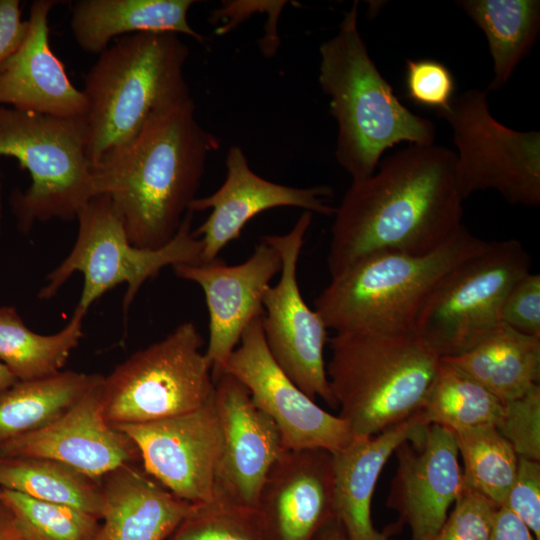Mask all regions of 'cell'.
Returning a JSON list of instances; mask_svg holds the SVG:
<instances>
[{
  "label": "cell",
  "mask_w": 540,
  "mask_h": 540,
  "mask_svg": "<svg viewBox=\"0 0 540 540\" xmlns=\"http://www.w3.org/2000/svg\"><path fill=\"white\" fill-rule=\"evenodd\" d=\"M456 4L484 32L493 61L488 91L502 88L536 42L538 0H461Z\"/></svg>",
  "instance_id": "27"
},
{
  "label": "cell",
  "mask_w": 540,
  "mask_h": 540,
  "mask_svg": "<svg viewBox=\"0 0 540 540\" xmlns=\"http://www.w3.org/2000/svg\"><path fill=\"white\" fill-rule=\"evenodd\" d=\"M427 426L418 412L377 435L353 438L332 453L335 518L348 540H391L372 523L371 501L376 483L395 450L407 440L417 441Z\"/></svg>",
  "instance_id": "22"
},
{
  "label": "cell",
  "mask_w": 540,
  "mask_h": 540,
  "mask_svg": "<svg viewBox=\"0 0 540 540\" xmlns=\"http://www.w3.org/2000/svg\"><path fill=\"white\" fill-rule=\"evenodd\" d=\"M104 376L75 371L17 381L0 391V444L53 423Z\"/></svg>",
  "instance_id": "26"
},
{
  "label": "cell",
  "mask_w": 540,
  "mask_h": 540,
  "mask_svg": "<svg viewBox=\"0 0 540 540\" xmlns=\"http://www.w3.org/2000/svg\"><path fill=\"white\" fill-rule=\"evenodd\" d=\"M503 402L457 366L440 358L435 378L419 413L429 424L452 432L492 425Z\"/></svg>",
  "instance_id": "30"
},
{
  "label": "cell",
  "mask_w": 540,
  "mask_h": 540,
  "mask_svg": "<svg viewBox=\"0 0 540 540\" xmlns=\"http://www.w3.org/2000/svg\"><path fill=\"white\" fill-rule=\"evenodd\" d=\"M214 381L223 437L214 491L256 511L265 478L284 451L280 432L238 380L223 372Z\"/></svg>",
  "instance_id": "19"
},
{
  "label": "cell",
  "mask_w": 540,
  "mask_h": 540,
  "mask_svg": "<svg viewBox=\"0 0 540 540\" xmlns=\"http://www.w3.org/2000/svg\"><path fill=\"white\" fill-rule=\"evenodd\" d=\"M104 505L96 540H164L191 507L151 477L141 463L101 478Z\"/></svg>",
  "instance_id": "23"
},
{
  "label": "cell",
  "mask_w": 540,
  "mask_h": 540,
  "mask_svg": "<svg viewBox=\"0 0 540 540\" xmlns=\"http://www.w3.org/2000/svg\"><path fill=\"white\" fill-rule=\"evenodd\" d=\"M487 243L463 226L429 254L370 255L331 277L315 299L314 310L335 333L411 330L438 282Z\"/></svg>",
  "instance_id": "6"
},
{
  "label": "cell",
  "mask_w": 540,
  "mask_h": 540,
  "mask_svg": "<svg viewBox=\"0 0 540 540\" xmlns=\"http://www.w3.org/2000/svg\"><path fill=\"white\" fill-rule=\"evenodd\" d=\"M193 0H79L73 3L70 27L79 47L100 54L114 40L136 33L184 34L204 43L192 28Z\"/></svg>",
  "instance_id": "24"
},
{
  "label": "cell",
  "mask_w": 540,
  "mask_h": 540,
  "mask_svg": "<svg viewBox=\"0 0 540 540\" xmlns=\"http://www.w3.org/2000/svg\"><path fill=\"white\" fill-rule=\"evenodd\" d=\"M501 322L514 330L540 338V275L528 272L508 292Z\"/></svg>",
  "instance_id": "38"
},
{
  "label": "cell",
  "mask_w": 540,
  "mask_h": 540,
  "mask_svg": "<svg viewBox=\"0 0 540 540\" xmlns=\"http://www.w3.org/2000/svg\"><path fill=\"white\" fill-rule=\"evenodd\" d=\"M437 116L453 131L455 174L463 200L477 191H497L508 203L540 204V133L516 131L490 113L487 91L454 96Z\"/></svg>",
  "instance_id": "11"
},
{
  "label": "cell",
  "mask_w": 540,
  "mask_h": 540,
  "mask_svg": "<svg viewBox=\"0 0 540 540\" xmlns=\"http://www.w3.org/2000/svg\"><path fill=\"white\" fill-rule=\"evenodd\" d=\"M19 0H0V65L11 57L26 39L29 23L21 18Z\"/></svg>",
  "instance_id": "39"
},
{
  "label": "cell",
  "mask_w": 540,
  "mask_h": 540,
  "mask_svg": "<svg viewBox=\"0 0 540 540\" xmlns=\"http://www.w3.org/2000/svg\"><path fill=\"white\" fill-rule=\"evenodd\" d=\"M497 431L510 443L518 457L540 461V385L503 403Z\"/></svg>",
  "instance_id": "34"
},
{
  "label": "cell",
  "mask_w": 540,
  "mask_h": 540,
  "mask_svg": "<svg viewBox=\"0 0 540 540\" xmlns=\"http://www.w3.org/2000/svg\"><path fill=\"white\" fill-rule=\"evenodd\" d=\"M498 508L481 494L463 488L433 540H489Z\"/></svg>",
  "instance_id": "35"
},
{
  "label": "cell",
  "mask_w": 540,
  "mask_h": 540,
  "mask_svg": "<svg viewBox=\"0 0 540 540\" xmlns=\"http://www.w3.org/2000/svg\"><path fill=\"white\" fill-rule=\"evenodd\" d=\"M18 380L0 362V391L15 384Z\"/></svg>",
  "instance_id": "43"
},
{
  "label": "cell",
  "mask_w": 540,
  "mask_h": 540,
  "mask_svg": "<svg viewBox=\"0 0 540 540\" xmlns=\"http://www.w3.org/2000/svg\"><path fill=\"white\" fill-rule=\"evenodd\" d=\"M262 316L247 326L223 372L238 380L255 406L275 423L284 450L334 453L344 448L353 440L349 427L317 405L276 363L265 342Z\"/></svg>",
  "instance_id": "13"
},
{
  "label": "cell",
  "mask_w": 540,
  "mask_h": 540,
  "mask_svg": "<svg viewBox=\"0 0 540 540\" xmlns=\"http://www.w3.org/2000/svg\"><path fill=\"white\" fill-rule=\"evenodd\" d=\"M0 157L15 158L31 176L29 188L10 197L22 232L53 218L71 221L95 196L85 118L0 106Z\"/></svg>",
  "instance_id": "7"
},
{
  "label": "cell",
  "mask_w": 540,
  "mask_h": 540,
  "mask_svg": "<svg viewBox=\"0 0 540 540\" xmlns=\"http://www.w3.org/2000/svg\"><path fill=\"white\" fill-rule=\"evenodd\" d=\"M218 148L219 139L197 121L191 98L92 163L95 196L109 197L132 245L161 248L179 230L207 158Z\"/></svg>",
  "instance_id": "2"
},
{
  "label": "cell",
  "mask_w": 540,
  "mask_h": 540,
  "mask_svg": "<svg viewBox=\"0 0 540 540\" xmlns=\"http://www.w3.org/2000/svg\"><path fill=\"white\" fill-rule=\"evenodd\" d=\"M463 201L452 150L410 144L386 157L371 176L352 181L335 207L330 276L377 253L433 252L464 226Z\"/></svg>",
  "instance_id": "1"
},
{
  "label": "cell",
  "mask_w": 540,
  "mask_h": 540,
  "mask_svg": "<svg viewBox=\"0 0 540 540\" xmlns=\"http://www.w3.org/2000/svg\"><path fill=\"white\" fill-rule=\"evenodd\" d=\"M442 359L457 366L503 403L540 380V338L501 324L467 351Z\"/></svg>",
  "instance_id": "25"
},
{
  "label": "cell",
  "mask_w": 540,
  "mask_h": 540,
  "mask_svg": "<svg viewBox=\"0 0 540 540\" xmlns=\"http://www.w3.org/2000/svg\"><path fill=\"white\" fill-rule=\"evenodd\" d=\"M226 178L211 195L196 197L188 211L211 209L194 234L203 244L202 263L218 258L220 251L240 237L245 225L256 215L276 207H298L304 211L332 216L333 189L326 185L306 188L278 184L257 175L238 145L226 154Z\"/></svg>",
  "instance_id": "16"
},
{
  "label": "cell",
  "mask_w": 540,
  "mask_h": 540,
  "mask_svg": "<svg viewBox=\"0 0 540 540\" xmlns=\"http://www.w3.org/2000/svg\"><path fill=\"white\" fill-rule=\"evenodd\" d=\"M193 215L192 211L186 213L175 236L163 247L139 248L129 241L109 197L94 196L77 215L79 230L70 254L47 276L39 298H52L78 271L84 275V285L77 307L87 312L105 292L126 283V312L143 283L164 267L202 263L203 244L192 229Z\"/></svg>",
  "instance_id": "8"
},
{
  "label": "cell",
  "mask_w": 540,
  "mask_h": 540,
  "mask_svg": "<svg viewBox=\"0 0 540 540\" xmlns=\"http://www.w3.org/2000/svg\"><path fill=\"white\" fill-rule=\"evenodd\" d=\"M0 540H26L18 530L13 516L0 500Z\"/></svg>",
  "instance_id": "41"
},
{
  "label": "cell",
  "mask_w": 540,
  "mask_h": 540,
  "mask_svg": "<svg viewBox=\"0 0 540 540\" xmlns=\"http://www.w3.org/2000/svg\"><path fill=\"white\" fill-rule=\"evenodd\" d=\"M453 433L463 461V488L481 494L500 507L514 482L518 455L495 426Z\"/></svg>",
  "instance_id": "31"
},
{
  "label": "cell",
  "mask_w": 540,
  "mask_h": 540,
  "mask_svg": "<svg viewBox=\"0 0 540 540\" xmlns=\"http://www.w3.org/2000/svg\"><path fill=\"white\" fill-rule=\"evenodd\" d=\"M134 442L143 469L191 504L212 498L222 454V429L213 397L180 415L115 426Z\"/></svg>",
  "instance_id": "14"
},
{
  "label": "cell",
  "mask_w": 540,
  "mask_h": 540,
  "mask_svg": "<svg viewBox=\"0 0 540 540\" xmlns=\"http://www.w3.org/2000/svg\"><path fill=\"white\" fill-rule=\"evenodd\" d=\"M189 48L177 34L117 38L98 55L82 90L92 163L132 141L154 118L191 99L184 75Z\"/></svg>",
  "instance_id": "4"
},
{
  "label": "cell",
  "mask_w": 540,
  "mask_h": 540,
  "mask_svg": "<svg viewBox=\"0 0 540 540\" xmlns=\"http://www.w3.org/2000/svg\"><path fill=\"white\" fill-rule=\"evenodd\" d=\"M530 268L531 257L520 241L488 242L438 282L414 331L440 358L467 351L502 324L504 300Z\"/></svg>",
  "instance_id": "10"
},
{
  "label": "cell",
  "mask_w": 540,
  "mask_h": 540,
  "mask_svg": "<svg viewBox=\"0 0 540 540\" xmlns=\"http://www.w3.org/2000/svg\"><path fill=\"white\" fill-rule=\"evenodd\" d=\"M203 337L184 322L103 378L104 415L113 425L141 424L193 411L214 394L213 368Z\"/></svg>",
  "instance_id": "9"
},
{
  "label": "cell",
  "mask_w": 540,
  "mask_h": 540,
  "mask_svg": "<svg viewBox=\"0 0 540 540\" xmlns=\"http://www.w3.org/2000/svg\"><path fill=\"white\" fill-rule=\"evenodd\" d=\"M168 540H263L256 511L214 491L192 504Z\"/></svg>",
  "instance_id": "33"
},
{
  "label": "cell",
  "mask_w": 540,
  "mask_h": 540,
  "mask_svg": "<svg viewBox=\"0 0 540 540\" xmlns=\"http://www.w3.org/2000/svg\"><path fill=\"white\" fill-rule=\"evenodd\" d=\"M59 2L31 4L29 29L20 48L0 65V106L64 119L85 118L88 104L49 44L48 16Z\"/></svg>",
  "instance_id": "21"
},
{
  "label": "cell",
  "mask_w": 540,
  "mask_h": 540,
  "mask_svg": "<svg viewBox=\"0 0 540 540\" xmlns=\"http://www.w3.org/2000/svg\"><path fill=\"white\" fill-rule=\"evenodd\" d=\"M256 514L263 540H314L336 519L333 454L284 450L265 478Z\"/></svg>",
  "instance_id": "18"
},
{
  "label": "cell",
  "mask_w": 540,
  "mask_h": 540,
  "mask_svg": "<svg viewBox=\"0 0 540 540\" xmlns=\"http://www.w3.org/2000/svg\"><path fill=\"white\" fill-rule=\"evenodd\" d=\"M405 87L407 97L415 104L439 112L453 99L455 82L450 70L437 60L408 59Z\"/></svg>",
  "instance_id": "36"
},
{
  "label": "cell",
  "mask_w": 540,
  "mask_h": 540,
  "mask_svg": "<svg viewBox=\"0 0 540 540\" xmlns=\"http://www.w3.org/2000/svg\"><path fill=\"white\" fill-rule=\"evenodd\" d=\"M489 540H535L528 527L509 509L497 510Z\"/></svg>",
  "instance_id": "40"
},
{
  "label": "cell",
  "mask_w": 540,
  "mask_h": 540,
  "mask_svg": "<svg viewBox=\"0 0 540 540\" xmlns=\"http://www.w3.org/2000/svg\"><path fill=\"white\" fill-rule=\"evenodd\" d=\"M326 374L353 438L377 435L422 408L440 356L414 331H346L330 338Z\"/></svg>",
  "instance_id": "5"
},
{
  "label": "cell",
  "mask_w": 540,
  "mask_h": 540,
  "mask_svg": "<svg viewBox=\"0 0 540 540\" xmlns=\"http://www.w3.org/2000/svg\"><path fill=\"white\" fill-rule=\"evenodd\" d=\"M0 489L69 505L101 519L104 498L101 479L92 478L54 459L0 458Z\"/></svg>",
  "instance_id": "29"
},
{
  "label": "cell",
  "mask_w": 540,
  "mask_h": 540,
  "mask_svg": "<svg viewBox=\"0 0 540 540\" xmlns=\"http://www.w3.org/2000/svg\"><path fill=\"white\" fill-rule=\"evenodd\" d=\"M501 506L509 509L540 540V461L519 457L517 472Z\"/></svg>",
  "instance_id": "37"
},
{
  "label": "cell",
  "mask_w": 540,
  "mask_h": 540,
  "mask_svg": "<svg viewBox=\"0 0 540 540\" xmlns=\"http://www.w3.org/2000/svg\"><path fill=\"white\" fill-rule=\"evenodd\" d=\"M394 453L387 506L399 514L398 525L409 526L412 540H433L463 489L454 433L430 424L420 439L403 442Z\"/></svg>",
  "instance_id": "17"
},
{
  "label": "cell",
  "mask_w": 540,
  "mask_h": 540,
  "mask_svg": "<svg viewBox=\"0 0 540 540\" xmlns=\"http://www.w3.org/2000/svg\"><path fill=\"white\" fill-rule=\"evenodd\" d=\"M102 381L53 423L0 444V458L54 459L99 480L122 465L140 463L134 442L105 418Z\"/></svg>",
  "instance_id": "20"
},
{
  "label": "cell",
  "mask_w": 540,
  "mask_h": 540,
  "mask_svg": "<svg viewBox=\"0 0 540 540\" xmlns=\"http://www.w3.org/2000/svg\"><path fill=\"white\" fill-rule=\"evenodd\" d=\"M281 267L279 253L262 238L251 256L237 265L229 266L216 258L197 265L173 266L177 277L198 284L204 292L209 313L205 354L214 379L223 372L250 322L263 315L264 294Z\"/></svg>",
  "instance_id": "15"
},
{
  "label": "cell",
  "mask_w": 540,
  "mask_h": 540,
  "mask_svg": "<svg viewBox=\"0 0 540 540\" xmlns=\"http://www.w3.org/2000/svg\"><path fill=\"white\" fill-rule=\"evenodd\" d=\"M0 500L26 540H96L99 519L80 509L9 489H0Z\"/></svg>",
  "instance_id": "32"
},
{
  "label": "cell",
  "mask_w": 540,
  "mask_h": 540,
  "mask_svg": "<svg viewBox=\"0 0 540 540\" xmlns=\"http://www.w3.org/2000/svg\"><path fill=\"white\" fill-rule=\"evenodd\" d=\"M319 53V84L338 125L335 158L352 181L371 176L396 144H434V124L400 102L371 59L358 29L357 2Z\"/></svg>",
  "instance_id": "3"
},
{
  "label": "cell",
  "mask_w": 540,
  "mask_h": 540,
  "mask_svg": "<svg viewBox=\"0 0 540 540\" xmlns=\"http://www.w3.org/2000/svg\"><path fill=\"white\" fill-rule=\"evenodd\" d=\"M86 311L76 306L69 323L52 335L30 330L13 307H0V362L18 381L61 372L82 337Z\"/></svg>",
  "instance_id": "28"
},
{
  "label": "cell",
  "mask_w": 540,
  "mask_h": 540,
  "mask_svg": "<svg viewBox=\"0 0 540 540\" xmlns=\"http://www.w3.org/2000/svg\"><path fill=\"white\" fill-rule=\"evenodd\" d=\"M313 213L303 211L285 234L261 238L279 253L280 279L263 297L262 327L266 345L280 368L310 398L337 407L326 374L327 327L302 297L297 264Z\"/></svg>",
  "instance_id": "12"
},
{
  "label": "cell",
  "mask_w": 540,
  "mask_h": 540,
  "mask_svg": "<svg viewBox=\"0 0 540 540\" xmlns=\"http://www.w3.org/2000/svg\"><path fill=\"white\" fill-rule=\"evenodd\" d=\"M314 540H348L340 523L334 519L326 525Z\"/></svg>",
  "instance_id": "42"
}]
</instances>
